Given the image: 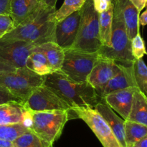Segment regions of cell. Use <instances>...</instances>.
<instances>
[{
	"label": "cell",
	"mask_w": 147,
	"mask_h": 147,
	"mask_svg": "<svg viewBox=\"0 0 147 147\" xmlns=\"http://www.w3.org/2000/svg\"><path fill=\"white\" fill-rule=\"evenodd\" d=\"M70 111H32L33 125L30 130L53 144L60 138L67 121L75 118Z\"/></svg>",
	"instance_id": "4"
},
{
	"label": "cell",
	"mask_w": 147,
	"mask_h": 147,
	"mask_svg": "<svg viewBox=\"0 0 147 147\" xmlns=\"http://www.w3.org/2000/svg\"><path fill=\"white\" fill-rule=\"evenodd\" d=\"M131 1L134 4L139 12L143 10V9L147 5V3L145 1V0H131Z\"/></svg>",
	"instance_id": "35"
},
{
	"label": "cell",
	"mask_w": 147,
	"mask_h": 147,
	"mask_svg": "<svg viewBox=\"0 0 147 147\" xmlns=\"http://www.w3.org/2000/svg\"><path fill=\"white\" fill-rule=\"evenodd\" d=\"M22 108L17 103L0 104V125L21 123Z\"/></svg>",
	"instance_id": "22"
},
{
	"label": "cell",
	"mask_w": 147,
	"mask_h": 147,
	"mask_svg": "<svg viewBox=\"0 0 147 147\" xmlns=\"http://www.w3.org/2000/svg\"><path fill=\"white\" fill-rule=\"evenodd\" d=\"M121 69V65L99 56L96 65L88 77L87 81L93 86L101 98L106 85ZM102 99V98H101Z\"/></svg>",
	"instance_id": "10"
},
{
	"label": "cell",
	"mask_w": 147,
	"mask_h": 147,
	"mask_svg": "<svg viewBox=\"0 0 147 147\" xmlns=\"http://www.w3.org/2000/svg\"><path fill=\"white\" fill-rule=\"evenodd\" d=\"M98 57V52L65 49L64 60L60 71L74 81L86 82Z\"/></svg>",
	"instance_id": "6"
},
{
	"label": "cell",
	"mask_w": 147,
	"mask_h": 147,
	"mask_svg": "<svg viewBox=\"0 0 147 147\" xmlns=\"http://www.w3.org/2000/svg\"><path fill=\"white\" fill-rule=\"evenodd\" d=\"M145 1H146V2L147 3V0H145Z\"/></svg>",
	"instance_id": "41"
},
{
	"label": "cell",
	"mask_w": 147,
	"mask_h": 147,
	"mask_svg": "<svg viewBox=\"0 0 147 147\" xmlns=\"http://www.w3.org/2000/svg\"><path fill=\"white\" fill-rule=\"evenodd\" d=\"M131 49L132 55L135 60L142 58L145 55H147L144 41L141 36L140 32L138 33L131 40Z\"/></svg>",
	"instance_id": "28"
},
{
	"label": "cell",
	"mask_w": 147,
	"mask_h": 147,
	"mask_svg": "<svg viewBox=\"0 0 147 147\" xmlns=\"http://www.w3.org/2000/svg\"><path fill=\"white\" fill-rule=\"evenodd\" d=\"M95 109L103 117L109 127L113 131L116 139L121 147H126L125 141V120L119 117L114 111L106 104L104 101L100 100L96 104Z\"/></svg>",
	"instance_id": "14"
},
{
	"label": "cell",
	"mask_w": 147,
	"mask_h": 147,
	"mask_svg": "<svg viewBox=\"0 0 147 147\" xmlns=\"http://www.w3.org/2000/svg\"><path fill=\"white\" fill-rule=\"evenodd\" d=\"M11 0H0V15H9Z\"/></svg>",
	"instance_id": "34"
},
{
	"label": "cell",
	"mask_w": 147,
	"mask_h": 147,
	"mask_svg": "<svg viewBox=\"0 0 147 147\" xmlns=\"http://www.w3.org/2000/svg\"><path fill=\"white\" fill-rule=\"evenodd\" d=\"M133 70L136 88L147 97V66L143 59L134 60Z\"/></svg>",
	"instance_id": "25"
},
{
	"label": "cell",
	"mask_w": 147,
	"mask_h": 147,
	"mask_svg": "<svg viewBox=\"0 0 147 147\" xmlns=\"http://www.w3.org/2000/svg\"><path fill=\"white\" fill-rule=\"evenodd\" d=\"M134 147H137V146H134Z\"/></svg>",
	"instance_id": "42"
},
{
	"label": "cell",
	"mask_w": 147,
	"mask_h": 147,
	"mask_svg": "<svg viewBox=\"0 0 147 147\" xmlns=\"http://www.w3.org/2000/svg\"><path fill=\"white\" fill-rule=\"evenodd\" d=\"M23 106L32 111L71 110L70 106L63 98L45 85L34 88Z\"/></svg>",
	"instance_id": "8"
},
{
	"label": "cell",
	"mask_w": 147,
	"mask_h": 147,
	"mask_svg": "<svg viewBox=\"0 0 147 147\" xmlns=\"http://www.w3.org/2000/svg\"><path fill=\"white\" fill-rule=\"evenodd\" d=\"M101 46L98 13L95 10L93 0H86L80 9L78 32L70 48L94 53L98 51Z\"/></svg>",
	"instance_id": "3"
},
{
	"label": "cell",
	"mask_w": 147,
	"mask_h": 147,
	"mask_svg": "<svg viewBox=\"0 0 147 147\" xmlns=\"http://www.w3.org/2000/svg\"><path fill=\"white\" fill-rule=\"evenodd\" d=\"M113 4H110L106 11L98 14L99 33L102 46L111 47V46L112 24H113Z\"/></svg>",
	"instance_id": "20"
},
{
	"label": "cell",
	"mask_w": 147,
	"mask_h": 147,
	"mask_svg": "<svg viewBox=\"0 0 147 147\" xmlns=\"http://www.w3.org/2000/svg\"><path fill=\"white\" fill-rule=\"evenodd\" d=\"M80 21V9L60 22H57L55 42L63 48L69 49L75 42Z\"/></svg>",
	"instance_id": "12"
},
{
	"label": "cell",
	"mask_w": 147,
	"mask_h": 147,
	"mask_svg": "<svg viewBox=\"0 0 147 147\" xmlns=\"http://www.w3.org/2000/svg\"><path fill=\"white\" fill-rule=\"evenodd\" d=\"M46 76H40L27 67H18L0 77V85L22 102L23 105L34 88L44 85Z\"/></svg>",
	"instance_id": "5"
},
{
	"label": "cell",
	"mask_w": 147,
	"mask_h": 147,
	"mask_svg": "<svg viewBox=\"0 0 147 147\" xmlns=\"http://www.w3.org/2000/svg\"><path fill=\"white\" fill-rule=\"evenodd\" d=\"M147 135V126L131 121H125L126 147H134Z\"/></svg>",
	"instance_id": "23"
},
{
	"label": "cell",
	"mask_w": 147,
	"mask_h": 147,
	"mask_svg": "<svg viewBox=\"0 0 147 147\" xmlns=\"http://www.w3.org/2000/svg\"><path fill=\"white\" fill-rule=\"evenodd\" d=\"M71 110L76 118L82 119L89 126L103 147H121L107 122L95 108H72Z\"/></svg>",
	"instance_id": "7"
},
{
	"label": "cell",
	"mask_w": 147,
	"mask_h": 147,
	"mask_svg": "<svg viewBox=\"0 0 147 147\" xmlns=\"http://www.w3.org/2000/svg\"><path fill=\"white\" fill-rule=\"evenodd\" d=\"M14 147H52L51 144L29 129L12 142Z\"/></svg>",
	"instance_id": "24"
},
{
	"label": "cell",
	"mask_w": 147,
	"mask_h": 147,
	"mask_svg": "<svg viewBox=\"0 0 147 147\" xmlns=\"http://www.w3.org/2000/svg\"><path fill=\"white\" fill-rule=\"evenodd\" d=\"M34 46L24 40H0V57L17 68L25 67L26 60Z\"/></svg>",
	"instance_id": "11"
},
{
	"label": "cell",
	"mask_w": 147,
	"mask_h": 147,
	"mask_svg": "<svg viewBox=\"0 0 147 147\" xmlns=\"http://www.w3.org/2000/svg\"><path fill=\"white\" fill-rule=\"evenodd\" d=\"M14 28V23L9 15H0V38Z\"/></svg>",
	"instance_id": "29"
},
{
	"label": "cell",
	"mask_w": 147,
	"mask_h": 147,
	"mask_svg": "<svg viewBox=\"0 0 147 147\" xmlns=\"http://www.w3.org/2000/svg\"><path fill=\"white\" fill-rule=\"evenodd\" d=\"M0 147H14L12 142L0 139Z\"/></svg>",
	"instance_id": "38"
},
{
	"label": "cell",
	"mask_w": 147,
	"mask_h": 147,
	"mask_svg": "<svg viewBox=\"0 0 147 147\" xmlns=\"http://www.w3.org/2000/svg\"><path fill=\"white\" fill-rule=\"evenodd\" d=\"M121 10L129 40L139 32V11L131 0H115Z\"/></svg>",
	"instance_id": "16"
},
{
	"label": "cell",
	"mask_w": 147,
	"mask_h": 147,
	"mask_svg": "<svg viewBox=\"0 0 147 147\" xmlns=\"http://www.w3.org/2000/svg\"><path fill=\"white\" fill-rule=\"evenodd\" d=\"M85 1L86 0H65L60 8L55 11L56 21H61L75 11L80 10Z\"/></svg>",
	"instance_id": "26"
},
{
	"label": "cell",
	"mask_w": 147,
	"mask_h": 147,
	"mask_svg": "<svg viewBox=\"0 0 147 147\" xmlns=\"http://www.w3.org/2000/svg\"><path fill=\"white\" fill-rule=\"evenodd\" d=\"M7 103H17L23 105L20 99L13 96L6 88L0 85V104Z\"/></svg>",
	"instance_id": "30"
},
{
	"label": "cell",
	"mask_w": 147,
	"mask_h": 147,
	"mask_svg": "<svg viewBox=\"0 0 147 147\" xmlns=\"http://www.w3.org/2000/svg\"><path fill=\"white\" fill-rule=\"evenodd\" d=\"M139 24L142 26L147 25V8L142 14L139 15Z\"/></svg>",
	"instance_id": "36"
},
{
	"label": "cell",
	"mask_w": 147,
	"mask_h": 147,
	"mask_svg": "<svg viewBox=\"0 0 147 147\" xmlns=\"http://www.w3.org/2000/svg\"><path fill=\"white\" fill-rule=\"evenodd\" d=\"M111 2L113 6L111 46H101L98 53L100 57L111 59L123 66H131L135 59L132 55L131 40L128 36L121 10L115 0H111Z\"/></svg>",
	"instance_id": "2"
},
{
	"label": "cell",
	"mask_w": 147,
	"mask_h": 147,
	"mask_svg": "<svg viewBox=\"0 0 147 147\" xmlns=\"http://www.w3.org/2000/svg\"><path fill=\"white\" fill-rule=\"evenodd\" d=\"M44 85L53 89L71 109L95 108L96 104L102 100L88 82H76L60 70L46 76Z\"/></svg>",
	"instance_id": "1"
},
{
	"label": "cell",
	"mask_w": 147,
	"mask_h": 147,
	"mask_svg": "<svg viewBox=\"0 0 147 147\" xmlns=\"http://www.w3.org/2000/svg\"><path fill=\"white\" fill-rule=\"evenodd\" d=\"M136 87H130L109 93L102 100L119 113L123 119L127 120L131 109L134 93Z\"/></svg>",
	"instance_id": "13"
},
{
	"label": "cell",
	"mask_w": 147,
	"mask_h": 147,
	"mask_svg": "<svg viewBox=\"0 0 147 147\" xmlns=\"http://www.w3.org/2000/svg\"><path fill=\"white\" fill-rule=\"evenodd\" d=\"M107 1H109V3H111V0H107Z\"/></svg>",
	"instance_id": "40"
},
{
	"label": "cell",
	"mask_w": 147,
	"mask_h": 147,
	"mask_svg": "<svg viewBox=\"0 0 147 147\" xmlns=\"http://www.w3.org/2000/svg\"><path fill=\"white\" fill-rule=\"evenodd\" d=\"M130 87H136L134 76L133 65L123 66L121 65L120 72L117 73L108 83L102 94L101 98L109 93L116 90L128 88Z\"/></svg>",
	"instance_id": "15"
},
{
	"label": "cell",
	"mask_w": 147,
	"mask_h": 147,
	"mask_svg": "<svg viewBox=\"0 0 147 147\" xmlns=\"http://www.w3.org/2000/svg\"></svg>",
	"instance_id": "43"
},
{
	"label": "cell",
	"mask_w": 147,
	"mask_h": 147,
	"mask_svg": "<svg viewBox=\"0 0 147 147\" xmlns=\"http://www.w3.org/2000/svg\"><path fill=\"white\" fill-rule=\"evenodd\" d=\"M16 68L17 67H14L9 63L0 57V77L6 73L14 71Z\"/></svg>",
	"instance_id": "33"
},
{
	"label": "cell",
	"mask_w": 147,
	"mask_h": 147,
	"mask_svg": "<svg viewBox=\"0 0 147 147\" xmlns=\"http://www.w3.org/2000/svg\"><path fill=\"white\" fill-rule=\"evenodd\" d=\"M34 50L41 52L45 55L53 72L60 70L64 60L65 50L55 42H48L34 46Z\"/></svg>",
	"instance_id": "18"
},
{
	"label": "cell",
	"mask_w": 147,
	"mask_h": 147,
	"mask_svg": "<svg viewBox=\"0 0 147 147\" xmlns=\"http://www.w3.org/2000/svg\"><path fill=\"white\" fill-rule=\"evenodd\" d=\"M56 8H51L42 4L30 17L15 27L11 31L3 36L0 40H24L27 41L29 37L35 32L53 14L55 13Z\"/></svg>",
	"instance_id": "9"
},
{
	"label": "cell",
	"mask_w": 147,
	"mask_h": 147,
	"mask_svg": "<svg viewBox=\"0 0 147 147\" xmlns=\"http://www.w3.org/2000/svg\"><path fill=\"white\" fill-rule=\"evenodd\" d=\"M42 4L38 0H11L10 17L15 27L34 14Z\"/></svg>",
	"instance_id": "17"
},
{
	"label": "cell",
	"mask_w": 147,
	"mask_h": 147,
	"mask_svg": "<svg viewBox=\"0 0 147 147\" xmlns=\"http://www.w3.org/2000/svg\"><path fill=\"white\" fill-rule=\"evenodd\" d=\"M26 67L40 76H47L53 73L45 55L34 49L27 58Z\"/></svg>",
	"instance_id": "21"
},
{
	"label": "cell",
	"mask_w": 147,
	"mask_h": 147,
	"mask_svg": "<svg viewBox=\"0 0 147 147\" xmlns=\"http://www.w3.org/2000/svg\"><path fill=\"white\" fill-rule=\"evenodd\" d=\"M28 130L22 123L0 125V139L13 142Z\"/></svg>",
	"instance_id": "27"
},
{
	"label": "cell",
	"mask_w": 147,
	"mask_h": 147,
	"mask_svg": "<svg viewBox=\"0 0 147 147\" xmlns=\"http://www.w3.org/2000/svg\"><path fill=\"white\" fill-rule=\"evenodd\" d=\"M93 7L98 13H101L106 11L111 3H109L107 0H93Z\"/></svg>",
	"instance_id": "32"
},
{
	"label": "cell",
	"mask_w": 147,
	"mask_h": 147,
	"mask_svg": "<svg viewBox=\"0 0 147 147\" xmlns=\"http://www.w3.org/2000/svg\"><path fill=\"white\" fill-rule=\"evenodd\" d=\"M135 146L137 147H147V135L142 140L139 141Z\"/></svg>",
	"instance_id": "39"
},
{
	"label": "cell",
	"mask_w": 147,
	"mask_h": 147,
	"mask_svg": "<svg viewBox=\"0 0 147 147\" xmlns=\"http://www.w3.org/2000/svg\"><path fill=\"white\" fill-rule=\"evenodd\" d=\"M127 120L147 126V97L138 88L134 93L131 109Z\"/></svg>",
	"instance_id": "19"
},
{
	"label": "cell",
	"mask_w": 147,
	"mask_h": 147,
	"mask_svg": "<svg viewBox=\"0 0 147 147\" xmlns=\"http://www.w3.org/2000/svg\"><path fill=\"white\" fill-rule=\"evenodd\" d=\"M42 4L51 8H56V3L57 0H38Z\"/></svg>",
	"instance_id": "37"
},
{
	"label": "cell",
	"mask_w": 147,
	"mask_h": 147,
	"mask_svg": "<svg viewBox=\"0 0 147 147\" xmlns=\"http://www.w3.org/2000/svg\"><path fill=\"white\" fill-rule=\"evenodd\" d=\"M21 123L27 128V129H31L33 125V113L32 111L30 110L27 108L23 106L22 113Z\"/></svg>",
	"instance_id": "31"
}]
</instances>
